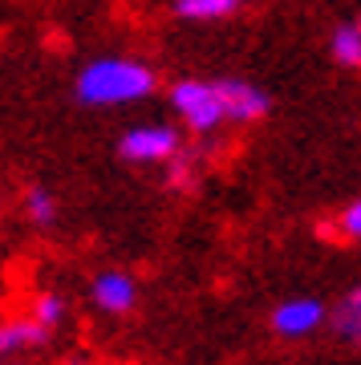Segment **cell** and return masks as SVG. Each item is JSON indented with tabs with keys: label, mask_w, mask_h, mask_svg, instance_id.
Segmentation results:
<instances>
[{
	"label": "cell",
	"mask_w": 361,
	"mask_h": 365,
	"mask_svg": "<svg viewBox=\"0 0 361 365\" xmlns=\"http://www.w3.org/2000/svg\"><path fill=\"white\" fill-rule=\"evenodd\" d=\"M155 90L158 73L142 57H126V53L90 57L73 78V98L90 110H118V106L146 102Z\"/></svg>",
	"instance_id": "cell-1"
},
{
	"label": "cell",
	"mask_w": 361,
	"mask_h": 365,
	"mask_svg": "<svg viewBox=\"0 0 361 365\" xmlns=\"http://www.w3.org/2000/svg\"><path fill=\"white\" fill-rule=\"evenodd\" d=\"M167 102L175 110L183 126L199 138L215 134L220 126H232L228 122V106H223V90L220 81H207V78H179L167 90Z\"/></svg>",
	"instance_id": "cell-2"
},
{
	"label": "cell",
	"mask_w": 361,
	"mask_h": 365,
	"mask_svg": "<svg viewBox=\"0 0 361 365\" xmlns=\"http://www.w3.org/2000/svg\"><path fill=\"white\" fill-rule=\"evenodd\" d=\"M183 150V134L167 122H138L118 138V155L138 167H167Z\"/></svg>",
	"instance_id": "cell-3"
},
{
	"label": "cell",
	"mask_w": 361,
	"mask_h": 365,
	"mask_svg": "<svg viewBox=\"0 0 361 365\" xmlns=\"http://www.w3.org/2000/svg\"><path fill=\"white\" fill-rule=\"evenodd\" d=\"M325 317L329 313H325V304L317 297H288L272 309V329L288 341H300L309 333H317L325 325Z\"/></svg>",
	"instance_id": "cell-4"
},
{
	"label": "cell",
	"mask_w": 361,
	"mask_h": 365,
	"mask_svg": "<svg viewBox=\"0 0 361 365\" xmlns=\"http://www.w3.org/2000/svg\"><path fill=\"white\" fill-rule=\"evenodd\" d=\"M223 106H228V122L232 126H252L272 110V98L260 90L256 81H240V78H220Z\"/></svg>",
	"instance_id": "cell-5"
},
{
	"label": "cell",
	"mask_w": 361,
	"mask_h": 365,
	"mask_svg": "<svg viewBox=\"0 0 361 365\" xmlns=\"http://www.w3.org/2000/svg\"><path fill=\"white\" fill-rule=\"evenodd\" d=\"M90 297H93V304H98L102 313H130V309L138 304V280H134L130 272L110 268V272L93 276Z\"/></svg>",
	"instance_id": "cell-6"
},
{
	"label": "cell",
	"mask_w": 361,
	"mask_h": 365,
	"mask_svg": "<svg viewBox=\"0 0 361 365\" xmlns=\"http://www.w3.org/2000/svg\"><path fill=\"white\" fill-rule=\"evenodd\" d=\"M244 9V0H175L171 13L179 21H191V25H215V21H228Z\"/></svg>",
	"instance_id": "cell-7"
},
{
	"label": "cell",
	"mask_w": 361,
	"mask_h": 365,
	"mask_svg": "<svg viewBox=\"0 0 361 365\" xmlns=\"http://www.w3.org/2000/svg\"><path fill=\"white\" fill-rule=\"evenodd\" d=\"M49 337V329H41L33 317H13V321H0V357H13V353H25L33 345Z\"/></svg>",
	"instance_id": "cell-8"
},
{
	"label": "cell",
	"mask_w": 361,
	"mask_h": 365,
	"mask_svg": "<svg viewBox=\"0 0 361 365\" xmlns=\"http://www.w3.org/2000/svg\"><path fill=\"white\" fill-rule=\"evenodd\" d=\"M329 57L341 69H361V21H345L329 33Z\"/></svg>",
	"instance_id": "cell-9"
},
{
	"label": "cell",
	"mask_w": 361,
	"mask_h": 365,
	"mask_svg": "<svg viewBox=\"0 0 361 365\" xmlns=\"http://www.w3.org/2000/svg\"><path fill=\"white\" fill-rule=\"evenodd\" d=\"M25 215L29 223H37V227H49L57 220V199H53L49 187H29L25 191Z\"/></svg>",
	"instance_id": "cell-10"
},
{
	"label": "cell",
	"mask_w": 361,
	"mask_h": 365,
	"mask_svg": "<svg viewBox=\"0 0 361 365\" xmlns=\"http://www.w3.org/2000/svg\"><path fill=\"white\" fill-rule=\"evenodd\" d=\"M337 333L349 341H361V284L349 288L345 300L337 304Z\"/></svg>",
	"instance_id": "cell-11"
},
{
	"label": "cell",
	"mask_w": 361,
	"mask_h": 365,
	"mask_svg": "<svg viewBox=\"0 0 361 365\" xmlns=\"http://www.w3.org/2000/svg\"><path fill=\"white\" fill-rule=\"evenodd\" d=\"M29 317H33L41 329H49V333H53V329L65 321V300L57 297V292H37L33 304H29Z\"/></svg>",
	"instance_id": "cell-12"
},
{
	"label": "cell",
	"mask_w": 361,
	"mask_h": 365,
	"mask_svg": "<svg viewBox=\"0 0 361 365\" xmlns=\"http://www.w3.org/2000/svg\"><path fill=\"white\" fill-rule=\"evenodd\" d=\"M191 182H195V155H191V150H179V155L167 163V187L187 191Z\"/></svg>",
	"instance_id": "cell-13"
},
{
	"label": "cell",
	"mask_w": 361,
	"mask_h": 365,
	"mask_svg": "<svg viewBox=\"0 0 361 365\" xmlns=\"http://www.w3.org/2000/svg\"><path fill=\"white\" fill-rule=\"evenodd\" d=\"M333 232L341 235V240L361 244V195L353 199V203H345V207H341V215L333 220Z\"/></svg>",
	"instance_id": "cell-14"
},
{
	"label": "cell",
	"mask_w": 361,
	"mask_h": 365,
	"mask_svg": "<svg viewBox=\"0 0 361 365\" xmlns=\"http://www.w3.org/2000/svg\"><path fill=\"white\" fill-rule=\"evenodd\" d=\"M357 21H361V13H357Z\"/></svg>",
	"instance_id": "cell-15"
}]
</instances>
